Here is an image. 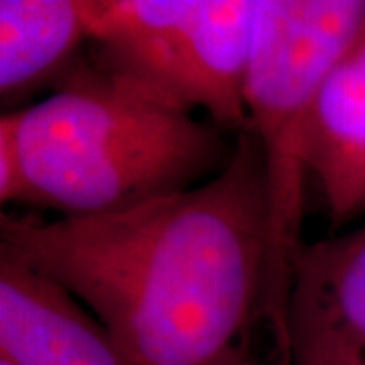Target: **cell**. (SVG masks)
Wrapping results in <instances>:
<instances>
[{
  "label": "cell",
  "instance_id": "obj_8",
  "mask_svg": "<svg viewBox=\"0 0 365 365\" xmlns=\"http://www.w3.org/2000/svg\"><path fill=\"white\" fill-rule=\"evenodd\" d=\"M91 41L88 0L0 2V98L6 112L55 88Z\"/></svg>",
  "mask_w": 365,
  "mask_h": 365
},
{
  "label": "cell",
  "instance_id": "obj_5",
  "mask_svg": "<svg viewBox=\"0 0 365 365\" xmlns=\"http://www.w3.org/2000/svg\"><path fill=\"white\" fill-rule=\"evenodd\" d=\"M284 365H365V223L300 250Z\"/></svg>",
  "mask_w": 365,
  "mask_h": 365
},
{
  "label": "cell",
  "instance_id": "obj_1",
  "mask_svg": "<svg viewBox=\"0 0 365 365\" xmlns=\"http://www.w3.org/2000/svg\"><path fill=\"white\" fill-rule=\"evenodd\" d=\"M0 244L71 290L130 365H262L268 209L254 132L195 189L108 215L2 213Z\"/></svg>",
  "mask_w": 365,
  "mask_h": 365
},
{
  "label": "cell",
  "instance_id": "obj_3",
  "mask_svg": "<svg viewBox=\"0 0 365 365\" xmlns=\"http://www.w3.org/2000/svg\"><path fill=\"white\" fill-rule=\"evenodd\" d=\"M365 23V0H256L244 86L250 132L260 143L268 209L262 323L278 365L287 357V313L304 215L307 128L314 96Z\"/></svg>",
  "mask_w": 365,
  "mask_h": 365
},
{
  "label": "cell",
  "instance_id": "obj_4",
  "mask_svg": "<svg viewBox=\"0 0 365 365\" xmlns=\"http://www.w3.org/2000/svg\"><path fill=\"white\" fill-rule=\"evenodd\" d=\"M93 63L225 132L250 130L244 102L256 0H88Z\"/></svg>",
  "mask_w": 365,
  "mask_h": 365
},
{
  "label": "cell",
  "instance_id": "obj_7",
  "mask_svg": "<svg viewBox=\"0 0 365 365\" xmlns=\"http://www.w3.org/2000/svg\"><path fill=\"white\" fill-rule=\"evenodd\" d=\"M307 163L333 234L365 217V23L314 96Z\"/></svg>",
  "mask_w": 365,
  "mask_h": 365
},
{
  "label": "cell",
  "instance_id": "obj_2",
  "mask_svg": "<svg viewBox=\"0 0 365 365\" xmlns=\"http://www.w3.org/2000/svg\"><path fill=\"white\" fill-rule=\"evenodd\" d=\"M26 207L66 217L120 213L195 189L234 155L213 122L163 104L81 57L53 91L11 112Z\"/></svg>",
  "mask_w": 365,
  "mask_h": 365
},
{
  "label": "cell",
  "instance_id": "obj_6",
  "mask_svg": "<svg viewBox=\"0 0 365 365\" xmlns=\"http://www.w3.org/2000/svg\"><path fill=\"white\" fill-rule=\"evenodd\" d=\"M0 357L16 365H130L63 284L0 244Z\"/></svg>",
  "mask_w": 365,
  "mask_h": 365
},
{
  "label": "cell",
  "instance_id": "obj_9",
  "mask_svg": "<svg viewBox=\"0 0 365 365\" xmlns=\"http://www.w3.org/2000/svg\"><path fill=\"white\" fill-rule=\"evenodd\" d=\"M0 201L29 205L25 170L16 143V126L11 112L0 118Z\"/></svg>",
  "mask_w": 365,
  "mask_h": 365
}]
</instances>
